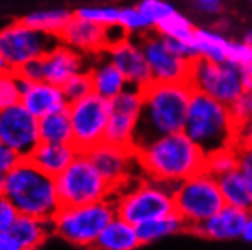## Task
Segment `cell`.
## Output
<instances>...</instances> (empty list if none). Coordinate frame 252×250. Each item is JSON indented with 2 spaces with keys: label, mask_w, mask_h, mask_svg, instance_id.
<instances>
[{
  "label": "cell",
  "mask_w": 252,
  "mask_h": 250,
  "mask_svg": "<svg viewBox=\"0 0 252 250\" xmlns=\"http://www.w3.org/2000/svg\"><path fill=\"white\" fill-rule=\"evenodd\" d=\"M176 184L149 179L122 193L116 203L117 217L137 226L143 222L166 217L175 212L173 191Z\"/></svg>",
  "instance_id": "obj_7"
},
{
  "label": "cell",
  "mask_w": 252,
  "mask_h": 250,
  "mask_svg": "<svg viewBox=\"0 0 252 250\" xmlns=\"http://www.w3.org/2000/svg\"><path fill=\"white\" fill-rule=\"evenodd\" d=\"M105 55L122 71L129 86L140 90L154 81L145 53L140 44L132 41L129 37L106 47Z\"/></svg>",
  "instance_id": "obj_16"
},
{
  "label": "cell",
  "mask_w": 252,
  "mask_h": 250,
  "mask_svg": "<svg viewBox=\"0 0 252 250\" xmlns=\"http://www.w3.org/2000/svg\"><path fill=\"white\" fill-rule=\"evenodd\" d=\"M220 187L225 203L229 206H236L243 211H252V194L243 179L239 168L229 170L216 177Z\"/></svg>",
  "instance_id": "obj_26"
},
{
  "label": "cell",
  "mask_w": 252,
  "mask_h": 250,
  "mask_svg": "<svg viewBox=\"0 0 252 250\" xmlns=\"http://www.w3.org/2000/svg\"><path fill=\"white\" fill-rule=\"evenodd\" d=\"M141 91V111L132 139L140 149L148 142L175 132H183L193 88L189 82L152 81Z\"/></svg>",
  "instance_id": "obj_1"
},
{
  "label": "cell",
  "mask_w": 252,
  "mask_h": 250,
  "mask_svg": "<svg viewBox=\"0 0 252 250\" xmlns=\"http://www.w3.org/2000/svg\"><path fill=\"white\" fill-rule=\"evenodd\" d=\"M197 9L205 12V14H216V12H219L220 8H222V2L220 0H218V2H211V3H199V5H196Z\"/></svg>",
  "instance_id": "obj_41"
},
{
  "label": "cell",
  "mask_w": 252,
  "mask_h": 250,
  "mask_svg": "<svg viewBox=\"0 0 252 250\" xmlns=\"http://www.w3.org/2000/svg\"><path fill=\"white\" fill-rule=\"evenodd\" d=\"M0 250H20L9 230H0Z\"/></svg>",
  "instance_id": "obj_40"
},
{
  "label": "cell",
  "mask_w": 252,
  "mask_h": 250,
  "mask_svg": "<svg viewBox=\"0 0 252 250\" xmlns=\"http://www.w3.org/2000/svg\"><path fill=\"white\" fill-rule=\"evenodd\" d=\"M116 216L111 197L79 206H61L52 219L53 235L76 247H94L103 227Z\"/></svg>",
  "instance_id": "obj_5"
},
{
  "label": "cell",
  "mask_w": 252,
  "mask_h": 250,
  "mask_svg": "<svg viewBox=\"0 0 252 250\" xmlns=\"http://www.w3.org/2000/svg\"><path fill=\"white\" fill-rule=\"evenodd\" d=\"M242 238L246 243L252 244V211L248 212V220H246V224H245V229H243Z\"/></svg>",
  "instance_id": "obj_42"
},
{
  "label": "cell",
  "mask_w": 252,
  "mask_h": 250,
  "mask_svg": "<svg viewBox=\"0 0 252 250\" xmlns=\"http://www.w3.org/2000/svg\"><path fill=\"white\" fill-rule=\"evenodd\" d=\"M38 134L44 142H71L73 131L67 110L38 118Z\"/></svg>",
  "instance_id": "obj_28"
},
{
  "label": "cell",
  "mask_w": 252,
  "mask_h": 250,
  "mask_svg": "<svg viewBox=\"0 0 252 250\" xmlns=\"http://www.w3.org/2000/svg\"><path fill=\"white\" fill-rule=\"evenodd\" d=\"M145 58L149 64L152 79L159 82H189L190 76V64L193 59H184L172 53L163 35L158 32L148 30L141 33L138 41ZM190 83V82H189Z\"/></svg>",
  "instance_id": "obj_14"
},
{
  "label": "cell",
  "mask_w": 252,
  "mask_h": 250,
  "mask_svg": "<svg viewBox=\"0 0 252 250\" xmlns=\"http://www.w3.org/2000/svg\"><path fill=\"white\" fill-rule=\"evenodd\" d=\"M110 110L111 102L94 91L68 103L67 112L73 131L71 142L79 152L92 150L103 141Z\"/></svg>",
  "instance_id": "obj_11"
},
{
  "label": "cell",
  "mask_w": 252,
  "mask_h": 250,
  "mask_svg": "<svg viewBox=\"0 0 252 250\" xmlns=\"http://www.w3.org/2000/svg\"><path fill=\"white\" fill-rule=\"evenodd\" d=\"M189 82L193 91H201L228 106H232L243 94L245 85L237 65L218 64L197 56L190 64Z\"/></svg>",
  "instance_id": "obj_9"
},
{
  "label": "cell",
  "mask_w": 252,
  "mask_h": 250,
  "mask_svg": "<svg viewBox=\"0 0 252 250\" xmlns=\"http://www.w3.org/2000/svg\"><path fill=\"white\" fill-rule=\"evenodd\" d=\"M5 176H6V174H2V173H0V194H3V188H5Z\"/></svg>",
  "instance_id": "obj_44"
},
{
  "label": "cell",
  "mask_w": 252,
  "mask_h": 250,
  "mask_svg": "<svg viewBox=\"0 0 252 250\" xmlns=\"http://www.w3.org/2000/svg\"><path fill=\"white\" fill-rule=\"evenodd\" d=\"M87 153L106 184L111 187L113 194L132 179V166L137 163L134 147H122L102 141Z\"/></svg>",
  "instance_id": "obj_15"
},
{
  "label": "cell",
  "mask_w": 252,
  "mask_h": 250,
  "mask_svg": "<svg viewBox=\"0 0 252 250\" xmlns=\"http://www.w3.org/2000/svg\"><path fill=\"white\" fill-rule=\"evenodd\" d=\"M23 79L14 70H5L0 73V110L20 103Z\"/></svg>",
  "instance_id": "obj_31"
},
{
  "label": "cell",
  "mask_w": 252,
  "mask_h": 250,
  "mask_svg": "<svg viewBox=\"0 0 252 250\" xmlns=\"http://www.w3.org/2000/svg\"><path fill=\"white\" fill-rule=\"evenodd\" d=\"M19 161H20V156L0 141V173L6 174Z\"/></svg>",
  "instance_id": "obj_39"
},
{
  "label": "cell",
  "mask_w": 252,
  "mask_h": 250,
  "mask_svg": "<svg viewBox=\"0 0 252 250\" xmlns=\"http://www.w3.org/2000/svg\"><path fill=\"white\" fill-rule=\"evenodd\" d=\"M17 217H19V211L5 194H0V230H9Z\"/></svg>",
  "instance_id": "obj_38"
},
{
  "label": "cell",
  "mask_w": 252,
  "mask_h": 250,
  "mask_svg": "<svg viewBox=\"0 0 252 250\" xmlns=\"http://www.w3.org/2000/svg\"><path fill=\"white\" fill-rule=\"evenodd\" d=\"M0 141L20 158H28L40 142L38 118L22 103L0 110Z\"/></svg>",
  "instance_id": "obj_13"
},
{
  "label": "cell",
  "mask_w": 252,
  "mask_h": 250,
  "mask_svg": "<svg viewBox=\"0 0 252 250\" xmlns=\"http://www.w3.org/2000/svg\"><path fill=\"white\" fill-rule=\"evenodd\" d=\"M3 194L19 214L52 220L61 208L55 177L44 173L28 158H20L5 176Z\"/></svg>",
  "instance_id": "obj_4"
},
{
  "label": "cell",
  "mask_w": 252,
  "mask_h": 250,
  "mask_svg": "<svg viewBox=\"0 0 252 250\" xmlns=\"http://www.w3.org/2000/svg\"><path fill=\"white\" fill-rule=\"evenodd\" d=\"M154 29L161 35H166V37H172L179 41H184L187 44L194 46L196 28L186 19L184 15L178 14L176 11L172 12L170 15H167L166 19L159 20L154 26Z\"/></svg>",
  "instance_id": "obj_30"
},
{
  "label": "cell",
  "mask_w": 252,
  "mask_h": 250,
  "mask_svg": "<svg viewBox=\"0 0 252 250\" xmlns=\"http://www.w3.org/2000/svg\"><path fill=\"white\" fill-rule=\"evenodd\" d=\"M60 43L81 52L85 56H96L108 47L106 28L75 15L58 35Z\"/></svg>",
  "instance_id": "obj_18"
},
{
  "label": "cell",
  "mask_w": 252,
  "mask_h": 250,
  "mask_svg": "<svg viewBox=\"0 0 252 250\" xmlns=\"http://www.w3.org/2000/svg\"><path fill=\"white\" fill-rule=\"evenodd\" d=\"M5 70H8V65H6L3 56H2V53H0V73H2V71H5Z\"/></svg>",
  "instance_id": "obj_43"
},
{
  "label": "cell",
  "mask_w": 252,
  "mask_h": 250,
  "mask_svg": "<svg viewBox=\"0 0 252 250\" xmlns=\"http://www.w3.org/2000/svg\"><path fill=\"white\" fill-rule=\"evenodd\" d=\"M173 203L189 227L213 217L226 205L218 179L205 170L176 184Z\"/></svg>",
  "instance_id": "obj_8"
},
{
  "label": "cell",
  "mask_w": 252,
  "mask_h": 250,
  "mask_svg": "<svg viewBox=\"0 0 252 250\" xmlns=\"http://www.w3.org/2000/svg\"><path fill=\"white\" fill-rule=\"evenodd\" d=\"M205 156L239 144V126L231 106L193 91L183 131Z\"/></svg>",
  "instance_id": "obj_3"
},
{
  "label": "cell",
  "mask_w": 252,
  "mask_h": 250,
  "mask_svg": "<svg viewBox=\"0 0 252 250\" xmlns=\"http://www.w3.org/2000/svg\"><path fill=\"white\" fill-rule=\"evenodd\" d=\"M134 150L140 168L154 181L179 184L205 170V153L184 132L163 135Z\"/></svg>",
  "instance_id": "obj_2"
},
{
  "label": "cell",
  "mask_w": 252,
  "mask_h": 250,
  "mask_svg": "<svg viewBox=\"0 0 252 250\" xmlns=\"http://www.w3.org/2000/svg\"><path fill=\"white\" fill-rule=\"evenodd\" d=\"M237 168V153L236 149H223L216 153H211L207 156L205 161V171L218 177L229 170Z\"/></svg>",
  "instance_id": "obj_33"
},
{
  "label": "cell",
  "mask_w": 252,
  "mask_h": 250,
  "mask_svg": "<svg viewBox=\"0 0 252 250\" xmlns=\"http://www.w3.org/2000/svg\"><path fill=\"white\" fill-rule=\"evenodd\" d=\"M119 25L131 33H145L151 29H154L152 23L143 15L138 8H120V15H119Z\"/></svg>",
  "instance_id": "obj_34"
},
{
  "label": "cell",
  "mask_w": 252,
  "mask_h": 250,
  "mask_svg": "<svg viewBox=\"0 0 252 250\" xmlns=\"http://www.w3.org/2000/svg\"><path fill=\"white\" fill-rule=\"evenodd\" d=\"M60 43L58 37L41 32L22 19L0 29V53L9 70L19 71L28 62L38 59Z\"/></svg>",
  "instance_id": "obj_10"
},
{
  "label": "cell",
  "mask_w": 252,
  "mask_h": 250,
  "mask_svg": "<svg viewBox=\"0 0 252 250\" xmlns=\"http://www.w3.org/2000/svg\"><path fill=\"white\" fill-rule=\"evenodd\" d=\"M234 149L237 153V168L252 194V142H239Z\"/></svg>",
  "instance_id": "obj_37"
},
{
  "label": "cell",
  "mask_w": 252,
  "mask_h": 250,
  "mask_svg": "<svg viewBox=\"0 0 252 250\" xmlns=\"http://www.w3.org/2000/svg\"><path fill=\"white\" fill-rule=\"evenodd\" d=\"M20 103L37 118H41L52 112L64 111L68 106V100L63 91V86L50 83L47 81L26 79H23Z\"/></svg>",
  "instance_id": "obj_19"
},
{
  "label": "cell",
  "mask_w": 252,
  "mask_h": 250,
  "mask_svg": "<svg viewBox=\"0 0 252 250\" xmlns=\"http://www.w3.org/2000/svg\"><path fill=\"white\" fill-rule=\"evenodd\" d=\"M226 43L228 40L218 32L207 30V29H196L194 47L197 50V55L205 59H210L218 64H225Z\"/></svg>",
  "instance_id": "obj_29"
},
{
  "label": "cell",
  "mask_w": 252,
  "mask_h": 250,
  "mask_svg": "<svg viewBox=\"0 0 252 250\" xmlns=\"http://www.w3.org/2000/svg\"><path fill=\"white\" fill-rule=\"evenodd\" d=\"M137 8L152 23V26H155L159 20L166 19L167 15L175 12L173 6L164 2V0H141Z\"/></svg>",
  "instance_id": "obj_36"
},
{
  "label": "cell",
  "mask_w": 252,
  "mask_h": 250,
  "mask_svg": "<svg viewBox=\"0 0 252 250\" xmlns=\"http://www.w3.org/2000/svg\"><path fill=\"white\" fill-rule=\"evenodd\" d=\"M75 15L85 19L88 22H93L103 28L119 25L120 8L116 6H81L73 11Z\"/></svg>",
  "instance_id": "obj_32"
},
{
  "label": "cell",
  "mask_w": 252,
  "mask_h": 250,
  "mask_svg": "<svg viewBox=\"0 0 252 250\" xmlns=\"http://www.w3.org/2000/svg\"><path fill=\"white\" fill-rule=\"evenodd\" d=\"M94 58V62L88 67V75L90 79H92L93 91L111 100L128 86V82L122 75V71L105 55V52L99 53Z\"/></svg>",
  "instance_id": "obj_22"
},
{
  "label": "cell",
  "mask_w": 252,
  "mask_h": 250,
  "mask_svg": "<svg viewBox=\"0 0 252 250\" xmlns=\"http://www.w3.org/2000/svg\"><path fill=\"white\" fill-rule=\"evenodd\" d=\"M196 5H199V3H211V2H218V0H194Z\"/></svg>",
  "instance_id": "obj_46"
},
{
  "label": "cell",
  "mask_w": 252,
  "mask_h": 250,
  "mask_svg": "<svg viewBox=\"0 0 252 250\" xmlns=\"http://www.w3.org/2000/svg\"><path fill=\"white\" fill-rule=\"evenodd\" d=\"M246 220H248V211L225 205L213 217L190 226L189 232L197 237L216 240V241L236 240V238H242Z\"/></svg>",
  "instance_id": "obj_20"
},
{
  "label": "cell",
  "mask_w": 252,
  "mask_h": 250,
  "mask_svg": "<svg viewBox=\"0 0 252 250\" xmlns=\"http://www.w3.org/2000/svg\"><path fill=\"white\" fill-rule=\"evenodd\" d=\"M9 232L19 244L20 250H35L41 247L50 235H53V226L52 220L19 214Z\"/></svg>",
  "instance_id": "obj_23"
},
{
  "label": "cell",
  "mask_w": 252,
  "mask_h": 250,
  "mask_svg": "<svg viewBox=\"0 0 252 250\" xmlns=\"http://www.w3.org/2000/svg\"><path fill=\"white\" fill-rule=\"evenodd\" d=\"M41 78L50 83L63 86L70 78L88 70L87 56L63 43L53 46L40 58Z\"/></svg>",
  "instance_id": "obj_17"
},
{
  "label": "cell",
  "mask_w": 252,
  "mask_h": 250,
  "mask_svg": "<svg viewBox=\"0 0 252 250\" xmlns=\"http://www.w3.org/2000/svg\"><path fill=\"white\" fill-rule=\"evenodd\" d=\"M245 43H248V44L252 46V29L246 32V35H245Z\"/></svg>",
  "instance_id": "obj_45"
},
{
  "label": "cell",
  "mask_w": 252,
  "mask_h": 250,
  "mask_svg": "<svg viewBox=\"0 0 252 250\" xmlns=\"http://www.w3.org/2000/svg\"><path fill=\"white\" fill-rule=\"evenodd\" d=\"M135 229H137V235H138L141 246L155 243L164 237L181 234V232H189L187 223L176 211L169 214L166 217L143 222V223L137 224Z\"/></svg>",
  "instance_id": "obj_25"
},
{
  "label": "cell",
  "mask_w": 252,
  "mask_h": 250,
  "mask_svg": "<svg viewBox=\"0 0 252 250\" xmlns=\"http://www.w3.org/2000/svg\"><path fill=\"white\" fill-rule=\"evenodd\" d=\"M110 102L111 110L103 141L122 147H132V139L141 111V91L128 85Z\"/></svg>",
  "instance_id": "obj_12"
},
{
  "label": "cell",
  "mask_w": 252,
  "mask_h": 250,
  "mask_svg": "<svg viewBox=\"0 0 252 250\" xmlns=\"http://www.w3.org/2000/svg\"><path fill=\"white\" fill-rule=\"evenodd\" d=\"M61 206H79L110 199L111 187L106 184L87 152H78L75 159L57 177Z\"/></svg>",
  "instance_id": "obj_6"
},
{
  "label": "cell",
  "mask_w": 252,
  "mask_h": 250,
  "mask_svg": "<svg viewBox=\"0 0 252 250\" xmlns=\"http://www.w3.org/2000/svg\"><path fill=\"white\" fill-rule=\"evenodd\" d=\"M140 240L134 224L120 217H114L108 223L96 240L94 249L100 250H134L138 249Z\"/></svg>",
  "instance_id": "obj_24"
},
{
  "label": "cell",
  "mask_w": 252,
  "mask_h": 250,
  "mask_svg": "<svg viewBox=\"0 0 252 250\" xmlns=\"http://www.w3.org/2000/svg\"><path fill=\"white\" fill-rule=\"evenodd\" d=\"M73 142H44L40 141L28 159L44 173L57 177L78 155Z\"/></svg>",
  "instance_id": "obj_21"
},
{
  "label": "cell",
  "mask_w": 252,
  "mask_h": 250,
  "mask_svg": "<svg viewBox=\"0 0 252 250\" xmlns=\"http://www.w3.org/2000/svg\"><path fill=\"white\" fill-rule=\"evenodd\" d=\"M71 17H73V11H70L67 8H49V9L33 11L25 15L22 20L26 25L41 32L58 37Z\"/></svg>",
  "instance_id": "obj_27"
},
{
  "label": "cell",
  "mask_w": 252,
  "mask_h": 250,
  "mask_svg": "<svg viewBox=\"0 0 252 250\" xmlns=\"http://www.w3.org/2000/svg\"><path fill=\"white\" fill-rule=\"evenodd\" d=\"M63 91H64L68 103L75 102L78 99H82L90 93H93V85H92V79H90V75H88V70L81 71V73L75 75L73 78H70L63 85Z\"/></svg>",
  "instance_id": "obj_35"
}]
</instances>
